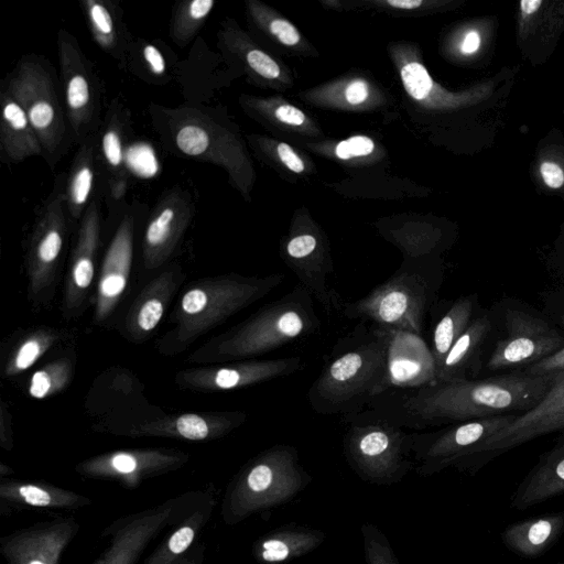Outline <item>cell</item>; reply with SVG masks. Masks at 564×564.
Instances as JSON below:
<instances>
[{"label": "cell", "mask_w": 564, "mask_h": 564, "mask_svg": "<svg viewBox=\"0 0 564 564\" xmlns=\"http://www.w3.org/2000/svg\"><path fill=\"white\" fill-rule=\"evenodd\" d=\"M550 387L546 378L514 370L485 379L392 386L366 409L404 430L419 432L495 415L523 414L540 403Z\"/></svg>", "instance_id": "obj_1"}, {"label": "cell", "mask_w": 564, "mask_h": 564, "mask_svg": "<svg viewBox=\"0 0 564 564\" xmlns=\"http://www.w3.org/2000/svg\"><path fill=\"white\" fill-rule=\"evenodd\" d=\"M397 332L360 322L338 338L307 390L311 409L321 415H350L390 387Z\"/></svg>", "instance_id": "obj_2"}, {"label": "cell", "mask_w": 564, "mask_h": 564, "mask_svg": "<svg viewBox=\"0 0 564 564\" xmlns=\"http://www.w3.org/2000/svg\"><path fill=\"white\" fill-rule=\"evenodd\" d=\"M313 296L300 283L191 356L193 361L254 359L321 332Z\"/></svg>", "instance_id": "obj_3"}, {"label": "cell", "mask_w": 564, "mask_h": 564, "mask_svg": "<svg viewBox=\"0 0 564 564\" xmlns=\"http://www.w3.org/2000/svg\"><path fill=\"white\" fill-rule=\"evenodd\" d=\"M443 280L444 269L437 261L406 259L389 279L365 296L344 302L340 315L422 336L426 318L437 303Z\"/></svg>", "instance_id": "obj_4"}, {"label": "cell", "mask_w": 564, "mask_h": 564, "mask_svg": "<svg viewBox=\"0 0 564 564\" xmlns=\"http://www.w3.org/2000/svg\"><path fill=\"white\" fill-rule=\"evenodd\" d=\"M283 273L247 276L230 273L200 280L180 297L173 318L175 327L165 335L160 349L180 352L229 317L263 299L284 280Z\"/></svg>", "instance_id": "obj_5"}, {"label": "cell", "mask_w": 564, "mask_h": 564, "mask_svg": "<svg viewBox=\"0 0 564 564\" xmlns=\"http://www.w3.org/2000/svg\"><path fill=\"white\" fill-rule=\"evenodd\" d=\"M340 419L346 425L343 453L360 479L371 485L391 486L414 469L412 432L372 409Z\"/></svg>", "instance_id": "obj_6"}, {"label": "cell", "mask_w": 564, "mask_h": 564, "mask_svg": "<svg viewBox=\"0 0 564 564\" xmlns=\"http://www.w3.org/2000/svg\"><path fill=\"white\" fill-rule=\"evenodd\" d=\"M312 481L300 462L299 451L275 444L250 459L236 478L227 499L232 522L292 500Z\"/></svg>", "instance_id": "obj_7"}, {"label": "cell", "mask_w": 564, "mask_h": 564, "mask_svg": "<svg viewBox=\"0 0 564 564\" xmlns=\"http://www.w3.org/2000/svg\"><path fill=\"white\" fill-rule=\"evenodd\" d=\"M6 90L24 110L43 148V158L54 167L73 137L51 70L39 58L25 56Z\"/></svg>", "instance_id": "obj_8"}, {"label": "cell", "mask_w": 564, "mask_h": 564, "mask_svg": "<svg viewBox=\"0 0 564 564\" xmlns=\"http://www.w3.org/2000/svg\"><path fill=\"white\" fill-rule=\"evenodd\" d=\"M517 416L495 415L449 424L430 432H412L415 473L429 477L451 467L460 471L480 445L508 427Z\"/></svg>", "instance_id": "obj_9"}, {"label": "cell", "mask_w": 564, "mask_h": 564, "mask_svg": "<svg viewBox=\"0 0 564 564\" xmlns=\"http://www.w3.org/2000/svg\"><path fill=\"white\" fill-rule=\"evenodd\" d=\"M57 50L67 122L73 140L82 144L98 132L99 84L76 39L64 29L57 35Z\"/></svg>", "instance_id": "obj_10"}, {"label": "cell", "mask_w": 564, "mask_h": 564, "mask_svg": "<svg viewBox=\"0 0 564 564\" xmlns=\"http://www.w3.org/2000/svg\"><path fill=\"white\" fill-rule=\"evenodd\" d=\"M505 328L506 336L486 362L488 371L522 370L564 347V337L555 327L527 311L508 308Z\"/></svg>", "instance_id": "obj_11"}, {"label": "cell", "mask_w": 564, "mask_h": 564, "mask_svg": "<svg viewBox=\"0 0 564 564\" xmlns=\"http://www.w3.org/2000/svg\"><path fill=\"white\" fill-rule=\"evenodd\" d=\"M558 430H564V373L552 380L536 406L518 415L508 427L480 445L460 471L474 475L499 455Z\"/></svg>", "instance_id": "obj_12"}, {"label": "cell", "mask_w": 564, "mask_h": 564, "mask_svg": "<svg viewBox=\"0 0 564 564\" xmlns=\"http://www.w3.org/2000/svg\"><path fill=\"white\" fill-rule=\"evenodd\" d=\"M303 367L300 356L248 359L182 370L176 373L175 381L183 389L229 391L289 377Z\"/></svg>", "instance_id": "obj_13"}, {"label": "cell", "mask_w": 564, "mask_h": 564, "mask_svg": "<svg viewBox=\"0 0 564 564\" xmlns=\"http://www.w3.org/2000/svg\"><path fill=\"white\" fill-rule=\"evenodd\" d=\"M64 192L56 193L44 206L33 229L26 268L31 294L36 297L52 283L66 236Z\"/></svg>", "instance_id": "obj_14"}, {"label": "cell", "mask_w": 564, "mask_h": 564, "mask_svg": "<svg viewBox=\"0 0 564 564\" xmlns=\"http://www.w3.org/2000/svg\"><path fill=\"white\" fill-rule=\"evenodd\" d=\"M285 263L310 294L330 317L340 314L343 297L333 288V265L324 252L318 238L313 234L303 232L291 237L284 246Z\"/></svg>", "instance_id": "obj_15"}, {"label": "cell", "mask_w": 564, "mask_h": 564, "mask_svg": "<svg viewBox=\"0 0 564 564\" xmlns=\"http://www.w3.org/2000/svg\"><path fill=\"white\" fill-rule=\"evenodd\" d=\"M192 216L193 203L181 189H172L160 200L144 231L142 258L145 269H156L171 257Z\"/></svg>", "instance_id": "obj_16"}, {"label": "cell", "mask_w": 564, "mask_h": 564, "mask_svg": "<svg viewBox=\"0 0 564 564\" xmlns=\"http://www.w3.org/2000/svg\"><path fill=\"white\" fill-rule=\"evenodd\" d=\"M134 219L126 215L105 254L95 302L94 322L107 319L126 291L133 257Z\"/></svg>", "instance_id": "obj_17"}, {"label": "cell", "mask_w": 564, "mask_h": 564, "mask_svg": "<svg viewBox=\"0 0 564 564\" xmlns=\"http://www.w3.org/2000/svg\"><path fill=\"white\" fill-rule=\"evenodd\" d=\"M564 29V2L523 0L518 9L519 46L538 63L550 54Z\"/></svg>", "instance_id": "obj_18"}, {"label": "cell", "mask_w": 564, "mask_h": 564, "mask_svg": "<svg viewBox=\"0 0 564 564\" xmlns=\"http://www.w3.org/2000/svg\"><path fill=\"white\" fill-rule=\"evenodd\" d=\"M100 215L96 200L87 206L72 252L65 285L64 306L72 312L84 303L95 274V258L99 242Z\"/></svg>", "instance_id": "obj_19"}, {"label": "cell", "mask_w": 564, "mask_h": 564, "mask_svg": "<svg viewBox=\"0 0 564 564\" xmlns=\"http://www.w3.org/2000/svg\"><path fill=\"white\" fill-rule=\"evenodd\" d=\"M246 420L247 414L238 410L183 413L147 422L137 427L135 434L205 441L228 434L243 424Z\"/></svg>", "instance_id": "obj_20"}, {"label": "cell", "mask_w": 564, "mask_h": 564, "mask_svg": "<svg viewBox=\"0 0 564 564\" xmlns=\"http://www.w3.org/2000/svg\"><path fill=\"white\" fill-rule=\"evenodd\" d=\"M564 494V437L542 454L519 482L510 499L518 511L532 508Z\"/></svg>", "instance_id": "obj_21"}, {"label": "cell", "mask_w": 564, "mask_h": 564, "mask_svg": "<svg viewBox=\"0 0 564 564\" xmlns=\"http://www.w3.org/2000/svg\"><path fill=\"white\" fill-rule=\"evenodd\" d=\"M180 280L175 270H166L141 291L124 318V330L131 340H143L158 327Z\"/></svg>", "instance_id": "obj_22"}, {"label": "cell", "mask_w": 564, "mask_h": 564, "mask_svg": "<svg viewBox=\"0 0 564 564\" xmlns=\"http://www.w3.org/2000/svg\"><path fill=\"white\" fill-rule=\"evenodd\" d=\"M564 534V511L530 517L507 525L501 542L516 555L535 558L543 555Z\"/></svg>", "instance_id": "obj_23"}, {"label": "cell", "mask_w": 564, "mask_h": 564, "mask_svg": "<svg viewBox=\"0 0 564 564\" xmlns=\"http://www.w3.org/2000/svg\"><path fill=\"white\" fill-rule=\"evenodd\" d=\"M490 330L488 314L474 317L447 352L434 380L448 382L476 379L481 368L482 347Z\"/></svg>", "instance_id": "obj_24"}, {"label": "cell", "mask_w": 564, "mask_h": 564, "mask_svg": "<svg viewBox=\"0 0 564 564\" xmlns=\"http://www.w3.org/2000/svg\"><path fill=\"white\" fill-rule=\"evenodd\" d=\"M325 538L319 529L290 523L260 536L252 553L261 564H283L314 551Z\"/></svg>", "instance_id": "obj_25"}, {"label": "cell", "mask_w": 564, "mask_h": 564, "mask_svg": "<svg viewBox=\"0 0 564 564\" xmlns=\"http://www.w3.org/2000/svg\"><path fill=\"white\" fill-rule=\"evenodd\" d=\"M477 297L475 294L459 296L445 303V308L436 303L432 308L430 355L434 365V376L441 368L447 352L474 319Z\"/></svg>", "instance_id": "obj_26"}, {"label": "cell", "mask_w": 564, "mask_h": 564, "mask_svg": "<svg viewBox=\"0 0 564 564\" xmlns=\"http://www.w3.org/2000/svg\"><path fill=\"white\" fill-rule=\"evenodd\" d=\"M0 145L2 155L12 163L34 155L44 156L24 110L7 90L1 93Z\"/></svg>", "instance_id": "obj_27"}, {"label": "cell", "mask_w": 564, "mask_h": 564, "mask_svg": "<svg viewBox=\"0 0 564 564\" xmlns=\"http://www.w3.org/2000/svg\"><path fill=\"white\" fill-rule=\"evenodd\" d=\"M80 3L95 42L106 53L122 61L128 36L118 10L109 1L82 0Z\"/></svg>", "instance_id": "obj_28"}, {"label": "cell", "mask_w": 564, "mask_h": 564, "mask_svg": "<svg viewBox=\"0 0 564 564\" xmlns=\"http://www.w3.org/2000/svg\"><path fill=\"white\" fill-rule=\"evenodd\" d=\"M95 137L80 144L67 178L64 197L66 209L74 220L82 219L96 177Z\"/></svg>", "instance_id": "obj_29"}, {"label": "cell", "mask_w": 564, "mask_h": 564, "mask_svg": "<svg viewBox=\"0 0 564 564\" xmlns=\"http://www.w3.org/2000/svg\"><path fill=\"white\" fill-rule=\"evenodd\" d=\"M176 460L175 455L160 451H121L96 457L86 464V469L94 473L129 476L166 466Z\"/></svg>", "instance_id": "obj_30"}, {"label": "cell", "mask_w": 564, "mask_h": 564, "mask_svg": "<svg viewBox=\"0 0 564 564\" xmlns=\"http://www.w3.org/2000/svg\"><path fill=\"white\" fill-rule=\"evenodd\" d=\"M100 149L110 172L111 194L118 198L124 194L127 186V169L124 165L123 133L117 112L109 116L102 132Z\"/></svg>", "instance_id": "obj_31"}, {"label": "cell", "mask_w": 564, "mask_h": 564, "mask_svg": "<svg viewBox=\"0 0 564 564\" xmlns=\"http://www.w3.org/2000/svg\"><path fill=\"white\" fill-rule=\"evenodd\" d=\"M59 338V333L51 328L29 334L9 357L4 376H17L32 367Z\"/></svg>", "instance_id": "obj_32"}, {"label": "cell", "mask_w": 564, "mask_h": 564, "mask_svg": "<svg viewBox=\"0 0 564 564\" xmlns=\"http://www.w3.org/2000/svg\"><path fill=\"white\" fill-rule=\"evenodd\" d=\"M215 4L214 0L182 1L174 9L171 22V37L181 45H187L203 26Z\"/></svg>", "instance_id": "obj_33"}, {"label": "cell", "mask_w": 564, "mask_h": 564, "mask_svg": "<svg viewBox=\"0 0 564 564\" xmlns=\"http://www.w3.org/2000/svg\"><path fill=\"white\" fill-rule=\"evenodd\" d=\"M73 377V364L68 358L56 359L36 370L29 384V394L34 399H45L63 391Z\"/></svg>", "instance_id": "obj_34"}, {"label": "cell", "mask_w": 564, "mask_h": 564, "mask_svg": "<svg viewBox=\"0 0 564 564\" xmlns=\"http://www.w3.org/2000/svg\"><path fill=\"white\" fill-rule=\"evenodd\" d=\"M366 564H400L386 534L373 523L360 528Z\"/></svg>", "instance_id": "obj_35"}, {"label": "cell", "mask_w": 564, "mask_h": 564, "mask_svg": "<svg viewBox=\"0 0 564 564\" xmlns=\"http://www.w3.org/2000/svg\"><path fill=\"white\" fill-rule=\"evenodd\" d=\"M124 165L127 171L139 177H152L159 170L155 153L145 142H135L126 149Z\"/></svg>", "instance_id": "obj_36"}, {"label": "cell", "mask_w": 564, "mask_h": 564, "mask_svg": "<svg viewBox=\"0 0 564 564\" xmlns=\"http://www.w3.org/2000/svg\"><path fill=\"white\" fill-rule=\"evenodd\" d=\"M401 77L408 94L414 99L422 100L429 96L433 87V80L426 68L416 62L404 65Z\"/></svg>", "instance_id": "obj_37"}, {"label": "cell", "mask_w": 564, "mask_h": 564, "mask_svg": "<svg viewBox=\"0 0 564 564\" xmlns=\"http://www.w3.org/2000/svg\"><path fill=\"white\" fill-rule=\"evenodd\" d=\"M521 371L532 377L546 378L552 382L554 378L564 373V347Z\"/></svg>", "instance_id": "obj_38"}, {"label": "cell", "mask_w": 564, "mask_h": 564, "mask_svg": "<svg viewBox=\"0 0 564 564\" xmlns=\"http://www.w3.org/2000/svg\"><path fill=\"white\" fill-rule=\"evenodd\" d=\"M375 145L368 137L357 135L339 142L336 147V154L343 160L351 156L367 155L372 152Z\"/></svg>", "instance_id": "obj_39"}, {"label": "cell", "mask_w": 564, "mask_h": 564, "mask_svg": "<svg viewBox=\"0 0 564 564\" xmlns=\"http://www.w3.org/2000/svg\"><path fill=\"white\" fill-rule=\"evenodd\" d=\"M248 65L261 76L273 79L280 75V67L265 53L260 50H251L246 56Z\"/></svg>", "instance_id": "obj_40"}, {"label": "cell", "mask_w": 564, "mask_h": 564, "mask_svg": "<svg viewBox=\"0 0 564 564\" xmlns=\"http://www.w3.org/2000/svg\"><path fill=\"white\" fill-rule=\"evenodd\" d=\"M539 172L549 188L560 189L564 186V169L553 159L543 160L540 163Z\"/></svg>", "instance_id": "obj_41"}, {"label": "cell", "mask_w": 564, "mask_h": 564, "mask_svg": "<svg viewBox=\"0 0 564 564\" xmlns=\"http://www.w3.org/2000/svg\"><path fill=\"white\" fill-rule=\"evenodd\" d=\"M18 492L24 502L31 506L45 507L54 503L48 491L34 485L20 486Z\"/></svg>", "instance_id": "obj_42"}, {"label": "cell", "mask_w": 564, "mask_h": 564, "mask_svg": "<svg viewBox=\"0 0 564 564\" xmlns=\"http://www.w3.org/2000/svg\"><path fill=\"white\" fill-rule=\"evenodd\" d=\"M142 58L154 76H162L166 72V63L161 51L153 44L149 43L142 47Z\"/></svg>", "instance_id": "obj_43"}, {"label": "cell", "mask_w": 564, "mask_h": 564, "mask_svg": "<svg viewBox=\"0 0 564 564\" xmlns=\"http://www.w3.org/2000/svg\"><path fill=\"white\" fill-rule=\"evenodd\" d=\"M270 30L285 45H295L300 41L297 30L286 20H273L270 24Z\"/></svg>", "instance_id": "obj_44"}, {"label": "cell", "mask_w": 564, "mask_h": 564, "mask_svg": "<svg viewBox=\"0 0 564 564\" xmlns=\"http://www.w3.org/2000/svg\"><path fill=\"white\" fill-rule=\"evenodd\" d=\"M195 531L191 527H182L169 541V549L173 554L183 553L192 543Z\"/></svg>", "instance_id": "obj_45"}, {"label": "cell", "mask_w": 564, "mask_h": 564, "mask_svg": "<svg viewBox=\"0 0 564 564\" xmlns=\"http://www.w3.org/2000/svg\"><path fill=\"white\" fill-rule=\"evenodd\" d=\"M278 153L281 161L293 172L301 173L304 170L303 162L294 153L290 145L280 143L278 145Z\"/></svg>", "instance_id": "obj_46"}, {"label": "cell", "mask_w": 564, "mask_h": 564, "mask_svg": "<svg viewBox=\"0 0 564 564\" xmlns=\"http://www.w3.org/2000/svg\"><path fill=\"white\" fill-rule=\"evenodd\" d=\"M275 116L282 122H285V123L292 124V126H300L305 120L304 113L300 109H297L291 105L280 106L275 111Z\"/></svg>", "instance_id": "obj_47"}, {"label": "cell", "mask_w": 564, "mask_h": 564, "mask_svg": "<svg viewBox=\"0 0 564 564\" xmlns=\"http://www.w3.org/2000/svg\"><path fill=\"white\" fill-rule=\"evenodd\" d=\"M368 87L364 80H354L346 88V99L351 105H357L366 100Z\"/></svg>", "instance_id": "obj_48"}, {"label": "cell", "mask_w": 564, "mask_h": 564, "mask_svg": "<svg viewBox=\"0 0 564 564\" xmlns=\"http://www.w3.org/2000/svg\"><path fill=\"white\" fill-rule=\"evenodd\" d=\"M0 436L3 446L11 445V415L4 401H1L0 408Z\"/></svg>", "instance_id": "obj_49"}, {"label": "cell", "mask_w": 564, "mask_h": 564, "mask_svg": "<svg viewBox=\"0 0 564 564\" xmlns=\"http://www.w3.org/2000/svg\"><path fill=\"white\" fill-rule=\"evenodd\" d=\"M481 45V36L478 31L471 30L469 31L462 44H460V51L465 55H471L475 54Z\"/></svg>", "instance_id": "obj_50"}, {"label": "cell", "mask_w": 564, "mask_h": 564, "mask_svg": "<svg viewBox=\"0 0 564 564\" xmlns=\"http://www.w3.org/2000/svg\"><path fill=\"white\" fill-rule=\"evenodd\" d=\"M390 6L402 9H415L422 4V0H388Z\"/></svg>", "instance_id": "obj_51"}, {"label": "cell", "mask_w": 564, "mask_h": 564, "mask_svg": "<svg viewBox=\"0 0 564 564\" xmlns=\"http://www.w3.org/2000/svg\"><path fill=\"white\" fill-rule=\"evenodd\" d=\"M28 564H47V563L42 560L34 558V560L30 561Z\"/></svg>", "instance_id": "obj_52"}, {"label": "cell", "mask_w": 564, "mask_h": 564, "mask_svg": "<svg viewBox=\"0 0 564 564\" xmlns=\"http://www.w3.org/2000/svg\"><path fill=\"white\" fill-rule=\"evenodd\" d=\"M558 323L564 327V313L560 315Z\"/></svg>", "instance_id": "obj_53"}]
</instances>
